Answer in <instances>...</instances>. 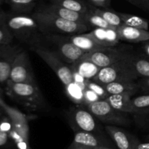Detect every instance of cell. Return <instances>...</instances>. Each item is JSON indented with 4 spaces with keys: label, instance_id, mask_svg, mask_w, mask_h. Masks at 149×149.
I'll return each mask as SVG.
<instances>
[{
    "label": "cell",
    "instance_id": "1",
    "mask_svg": "<svg viewBox=\"0 0 149 149\" xmlns=\"http://www.w3.org/2000/svg\"><path fill=\"white\" fill-rule=\"evenodd\" d=\"M41 32L45 34L74 35L84 33L90 28L85 24L65 20L40 10L32 14Z\"/></svg>",
    "mask_w": 149,
    "mask_h": 149
},
{
    "label": "cell",
    "instance_id": "2",
    "mask_svg": "<svg viewBox=\"0 0 149 149\" xmlns=\"http://www.w3.org/2000/svg\"><path fill=\"white\" fill-rule=\"evenodd\" d=\"M7 21L12 33L20 42L32 47L42 43L43 33L32 15L7 14Z\"/></svg>",
    "mask_w": 149,
    "mask_h": 149
},
{
    "label": "cell",
    "instance_id": "3",
    "mask_svg": "<svg viewBox=\"0 0 149 149\" xmlns=\"http://www.w3.org/2000/svg\"><path fill=\"white\" fill-rule=\"evenodd\" d=\"M132 58L133 54L128 52L120 61L100 68L92 80L103 85L113 81H135L139 77L134 69Z\"/></svg>",
    "mask_w": 149,
    "mask_h": 149
},
{
    "label": "cell",
    "instance_id": "4",
    "mask_svg": "<svg viewBox=\"0 0 149 149\" xmlns=\"http://www.w3.org/2000/svg\"><path fill=\"white\" fill-rule=\"evenodd\" d=\"M6 85L10 95L30 110H41L46 106L45 98L36 83H16L8 80Z\"/></svg>",
    "mask_w": 149,
    "mask_h": 149
},
{
    "label": "cell",
    "instance_id": "5",
    "mask_svg": "<svg viewBox=\"0 0 149 149\" xmlns=\"http://www.w3.org/2000/svg\"><path fill=\"white\" fill-rule=\"evenodd\" d=\"M30 49L49 65L64 86L74 81V74L70 65L64 62L53 50L45 47L42 43L33 45Z\"/></svg>",
    "mask_w": 149,
    "mask_h": 149
},
{
    "label": "cell",
    "instance_id": "6",
    "mask_svg": "<svg viewBox=\"0 0 149 149\" xmlns=\"http://www.w3.org/2000/svg\"><path fill=\"white\" fill-rule=\"evenodd\" d=\"M87 109L101 122L106 125L115 126H128L130 119L126 113L113 109L106 100H100L87 105Z\"/></svg>",
    "mask_w": 149,
    "mask_h": 149
},
{
    "label": "cell",
    "instance_id": "7",
    "mask_svg": "<svg viewBox=\"0 0 149 149\" xmlns=\"http://www.w3.org/2000/svg\"><path fill=\"white\" fill-rule=\"evenodd\" d=\"M67 116L68 123L74 132L83 131L106 135L103 128L95 119L94 115L87 109L80 107L72 108Z\"/></svg>",
    "mask_w": 149,
    "mask_h": 149
},
{
    "label": "cell",
    "instance_id": "8",
    "mask_svg": "<svg viewBox=\"0 0 149 149\" xmlns=\"http://www.w3.org/2000/svg\"><path fill=\"white\" fill-rule=\"evenodd\" d=\"M45 39L54 47L53 50L67 64H72L79 60L85 52L74 45L68 39V36L59 34H45Z\"/></svg>",
    "mask_w": 149,
    "mask_h": 149
},
{
    "label": "cell",
    "instance_id": "9",
    "mask_svg": "<svg viewBox=\"0 0 149 149\" xmlns=\"http://www.w3.org/2000/svg\"><path fill=\"white\" fill-rule=\"evenodd\" d=\"M117 149L116 146L106 135H98L89 132H74V140L68 149Z\"/></svg>",
    "mask_w": 149,
    "mask_h": 149
},
{
    "label": "cell",
    "instance_id": "10",
    "mask_svg": "<svg viewBox=\"0 0 149 149\" xmlns=\"http://www.w3.org/2000/svg\"><path fill=\"white\" fill-rule=\"evenodd\" d=\"M9 80L16 83H36L30 58L26 51L22 50L16 57Z\"/></svg>",
    "mask_w": 149,
    "mask_h": 149
},
{
    "label": "cell",
    "instance_id": "11",
    "mask_svg": "<svg viewBox=\"0 0 149 149\" xmlns=\"http://www.w3.org/2000/svg\"><path fill=\"white\" fill-rule=\"evenodd\" d=\"M129 52L114 47H103L91 52H86L82 57L90 60L100 68L109 66L120 61Z\"/></svg>",
    "mask_w": 149,
    "mask_h": 149
},
{
    "label": "cell",
    "instance_id": "12",
    "mask_svg": "<svg viewBox=\"0 0 149 149\" xmlns=\"http://www.w3.org/2000/svg\"><path fill=\"white\" fill-rule=\"evenodd\" d=\"M0 105L11 122L12 130L24 140L29 141V119L27 115L7 105L2 99H1Z\"/></svg>",
    "mask_w": 149,
    "mask_h": 149
},
{
    "label": "cell",
    "instance_id": "13",
    "mask_svg": "<svg viewBox=\"0 0 149 149\" xmlns=\"http://www.w3.org/2000/svg\"><path fill=\"white\" fill-rule=\"evenodd\" d=\"M22 50L21 47L12 44L0 45V84H6L9 80L13 63Z\"/></svg>",
    "mask_w": 149,
    "mask_h": 149
},
{
    "label": "cell",
    "instance_id": "14",
    "mask_svg": "<svg viewBox=\"0 0 149 149\" xmlns=\"http://www.w3.org/2000/svg\"><path fill=\"white\" fill-rule=\"evenodd\" d=\"M104 130L117 149H136L140 142L137 137L118 126L106 125Z\"/></svg>",
    "mask_w": 149,
    "mask_h": 149
},
{
    "label": "cell",
    "instance_id": "15",
    "mask_svg": "<svg viewBox=\"0 0 149 149\" xmlns=\"http://www.w3.org/2000/svg\"><path fill=\"white\" fill-rule=\"evenodd\" d=\"M86 35L103 47H114L120 41L116 29H94Z\"/></svg>",
    "mask_w": 149,
    "mask_h": 149
},
{
    "label": "cell",
    "instance_id": "16",
    "mask_svg": "<svg viewBox=\"0 0 149 149\" xmlns=\"http://www.w3.org/2000/svg\"><path fill=\"white\" fill-rule=\"evenodd\" d=\"M39 10L45 12V13H49V14L62 17V18L65 19V20L85 24L84 14H81V13H77V12L72 11V10H70L68 9L61 7V6L58 5L56 4L51 3V4H47V5L44 6V7L39 9Z\"/></svg>",
    "mask_w": 149,
    "mask_h": 149
},
{
    "label": "cell",
    "instance_id": "17",
    "mask_svg": "<svg viewBox=\"0 0 149 149\" xmlns=\"http://www.w3.org/2000/svg\"><path fill=\"white\" fill-rule=\"evenodd\" d=\"M117 31L120 40L132 43L143 42L149 40V31L148 30L130 27L124 24L118 28Z\"/></svg>",
    "mask_w": 149,
    "mask_h": 149
},
{
    "label": "cell",
    "instance_id": "18",
    "mask_svg": "<svg viewBox=\"0 0 149 149\" xmlns=\"http://www.w3.org/2000/svg\"><path fill=\"white\" fill-rule=\"evenodd\" d=\"M69 65L72 71L78 73L88 80L93 79L101 68L84 57H81L79 60Z\"/></svg>",
    "mask_w": 149,
    "mask_h": 149
},
{
    "label": "cell",
    "instance_id": "19",
    "mask_svg": "<svg viewBox=\"0 0 149 149\" xmlns=\"http://www.w3.org/2000/svg\"><path fill=\"white\" fill-rule=\"evenodd\" d=\"M103 86L109 95L125 93L132 96L140 90L139 85L135 81H113Z\"/></svg>",
    "mask_w": 149,
    "mask_h": 149
},
{
    "label": "cell",
    "instance_id": "20",
    "mask_svg": "<svg viewBox=\"0 0 149 149\" xmlns=\"http://www.w3.org/2000/svg\"><path fill=\"white\" fill-rule=\"evenodd\" d=\"M132 95L130 94L110 95L106 99L109 104L116 110L127 113H132Z\"/></svg>",
    "mask_w": 149,
    "mask_h": 149
},
{
    "label": "cell",
    "instance_id": "21",
    "mask_svg": "<svg viewBox=\"0 0 149 149\" xmlns=\"http://www.w3.org/2000/svg\"><path fill=\"white\" fill-rule=\"evenodd\" d=\"M69 40L74 45L85 52H91L95 49L103 47V46L97 44L95 41L86 35V33L74 34L68 36Z\"/></svg>",
    "mask_w": 149,
    "mask_h": 149
},
{
    "label": "cell",
    "instance_id": "22",
    "mask_svg": "<svg viewBox=\"0 0 149 149\" xmlns=\"http://www.w3.org/2000/svg\"><path fill=\"white\" fill-rule=\"evenodd\" d=\"M51 3L63 7L72 11L85 14L91 8L92 4L84 0H50Z\"/></svg>",
    "mask_w": 149,
    "mask_h": 149
},
{
    "label": "cell",
    "instance_id": "23",
    "mask_svg": "<svg viewBox=\"0 0 149 149\" xmlns=\"http://www.w3.org/2000/svg\"><path fill=\"white\" fill-rule=\"evenodd\" d=\"M38 0H7L13 13L29 15L35 8Z\"/></svg>",
    "mask_w": 149,
    "mask_h": 149
},
{
    "label": "cell",
    "instance_id": "24",
    "mask_svg": "<svg viewBox=\"0 0 149 149\" xmlns=\"http://www.w3.org/2000/svg\"><path fill=\"white\" fill-rule=\"evenodd\" d=\"M93 5H92L90 10L84 14L85 24L89 28L93 27L95 29H97V28H100V29H116V28L111 26L109 23H108L100 15L95 13L93 10Z\"/></svg>",
    "mask_w": 149,
    "mask_h": 149
},
{
    "label": "cell",
    "instance_id": "25",
    "mask_svg": "<svg viewBox=\"0 0 149 149\" xmlns=\"http://www.w3.org/2000/svg\"><path fill=\"white\" fill-rule=\"evenodd\" d=\"M132 64L139 78H149V57L133 54Z\"/></svg>",
    "mask_w": 149,
    "mask_h": 149
},
{
    "label": "cell",
    "instance_id": "26",
    "mask_svg": "<svg viewBox=\"0 0 149 149\" xmlns=\"http://www.w3.org/2000/svg\"><path fill=\"white\" fill-rule=\"evenodd\" d=\"M93 8L95 13L100 15L108 23H109L113 27L118 29L124 25L119 13L109 10V8H100L95 6H93Z\"/></svg>",
    "mask_w": 149,
    "mask_h": 149
},
{
    "label": "cell",
    "instance_id": "27",
    "mask_svg": "<svg viewBox=\"0 0 149 149\" xmlns=\"http://www.w3.org/2000/svg\"><path fill=\"white\" fill-rule=\"evenodd\" d=\"M119 13L123 21V23L126 26L148 31L149 23L148 20H146L145 18L135 15L128 14V13Z\"/></svg>",
    "mask_w": 149,
    "mask_h": 149
},
{
    "label": "cell",
    "instance_id": "28",
    "mask_svg": "<svg viewBox=\"0 0 149 149\" xmlns=\"http://www.w3.org/2000/svg\"><path fill=\"white\" fill-rule=\"evenodd\" d=\"M132 113L138 115L149 114V93L132 98Z\"/></svg>",
    "mask_w": 149,
    "mask_h": 149
},
{
    "label": "cell",
    "instance_id": "29",
    "mask_svg": "<svg viewBox=\"0 0 149 149\" xmlns=\"http://www.w3.org/2000/svg\"><path fill=\"white\" fill-rule=\"evenodd\" d=\"M14 36L12 33L7 21V14L0 11V45H10Z\"/></svg>",
    "mask_w": 149,
    "mask_h": 149
},
{
    "label": "cell",
    "instance_id": "30",
    "mask_svg": "<svg viewBox=\"0 0 149 149\" xmlns=\"http://www.w3.org/2000/svg\"><path fill=\"white\" fill-rule=\"evenodd\" d=\"M65 92L68 97L77 104H84V90L75 81H72L65 86Z\"/></svg>",
    "mask_w": 149,
    "mask_h": 149
},
{
    "label": "cell",
    "instance_id": "31",
    "mask_svg": "<svg viewBox=\"0 0 149 149\" xmlns=\"http://www.w3.org/2000/svg\"><path fill=\"white\" fill-rule=\"evenodd\" d=\"M87 88L90 89L93 91H94L96 94L99 95V97L101 98V100H106L110 95L108 93L106 90L105 89L104 86L103 84L97 83L93 80H88L87 84Z\"/></svg>",
    "mask_w": 149,
    "mask_h": 149
},
{
    "label": "cell",
    "instance_id": "32",
    "mask_svg": "<svg viewBox=\"0 0 149 149\" xmlns=\"http://www.w3.org/2000/svg\"><path fill=\"white\" fill-rule=\"evenodd\" d=\"M101 100L99 95L97 94H96L94 91H93L90 89L87 88L84 90V105H85L86 106L87 105L92 104V103H94L95 102L98 101V100Z\"/></svg>",
    "mask_w": 149,
    "mask_h": 149
},
{
    "label": "cell",
    "instance_id": "33",
    "mask_svg": "<svg viewBox=\"0 0 149 149\" xmlns=\"http://www.w3.org/2000/svg\"><path fill=\"white\" fill-rule=\"evenodd\" d=\"M132 5L146 12H149V0H126Z\"/></svg>",
    "mask_w": 149,
    "mask_h": 149
},
{
    "label": "cell",
    "instance_id": "34",
    "mask_svg": "<svg viewBox=\"0 0 149 149\" xmlns=\"http://www.w3.org/2000/svg\"><path fill=\"white\" fill-rule=\"evenodd\" d=\"M10 140L11 138L8 132L0 128V148H5L9 146Z\"/></svg>",
    "mask_w": 149,
    "mask_h": 149
},
{
    "label": "cell",
    "instance_id": "35",
    "mask_svg": "<svg viewBox=\"0 0 149 149\" xmlns=\"http://www.w3.org/2000/svg\"><path fill=\"white\" fill-rule=\"evenodd\" d=\"M90 4L100 8H109L111 0H88Z\"/></svg>",
    "mask_w": 149,
    "mask_h": 149
},
{
    "label": "cell",
    "instance_id": "36",
    "mask_svg": "<svg viewBox=\"0 0 149 149\" xmlns=\"http://www.w3.org/2000/svg\"><path fill=\"white\" fill-rule=\"evenodd\" d=\"M138 84L140 87V90L149 93V78H142L138 80Z\"/></svg>",
    "mask_w": 149,
    "mask_h": 149
},
{
    "label": "cell",
    "instance_id": "37",
    "mask_svg": "<svg viewBox=\"0 0 149 149\" xmlns=\"http://www.w3.org/2000/svg\"><path fill=\"white\" fill-rule=\"evenodd\" d=\"M136 149H149V141L143 143L140 141L139 143L137 146Z\"/></svg>",
    "mask_w": 149,
    "mask_h": 149
},
{
    "label": "cell",
    "instance_id": "38",
    "mask_svg": "<svg viewBox=\"0 0 149 149\" xmlns=\"http://www.w3.org/2000/svg\"><path fill=\"white\" fill-rule=\"evenodd\" d=\"M143 48L145 52L146 55L149 57V40L143 42Z\"/></svg>",
    "mask_w": 149,
    "mask_h": 149
},
{
    "label": "cell",
    "instance_id": "39",
    "mask_svg": "<svg viewBox=\"0 0 149 149\" xmlns=\"http://www.w3.org/2000/svg\"><path fill=\"white\" fill-rule=\"evenodd\" d=\"M146 141H149V134L146 136Z\"/></svg>",
    "mask_w": 149,
    "mask_h": 149
},
{
    "label": "cell",
    "instance_id": "40",
    "mask_svg": "<svg viewBox=\"0 0 149 149\" xmlns=\"http://www.w3.org/2000/svg\"><path fill=\"white\" fill-rule=\"evenodd\" d=\"M4 0H0V6L1 5V4H2V3H3V1H4Z\"/></svg>",
    "mask_w": 149,
    "mask_h": 149
},
{
    "label": "cell",
    "instance_id": "41",
    "mask_svg": "<svg viewBox=\"0 0 149 149\" xmlns=\"http://www.w3.org/2000/svg\"><path fill=\"white\" fill-rule=\"evenodd\" d=\"M100 149H113V148H100Z\"/></svg>",
    "mask_w": 149,
    "mask_h": 149
},
{
    "label": "cell",
    "instance_id": "42",
    "mask_svg": "<svg viewBox=\"0 0 149 149\" xmlns=\"http://www.w3.org/2000/svg\"><path fill=\"white\" fill-rule=\"evenodd\" d=\"M1 97H0V102H1ZM0 108H1V105H0Z\"/></svg>",
    "mask_w": 149,
    "mask_h": 149
},
{
    "label": "cell",
    "instance_id": "43",
    "mask_svg": "<svg viewBox=\"0 0 149 149\" xmlns=\"http://www.w3.org/2000/svg\"><path fill=\"white\" fill-rule=\"evenodd\" d=\"M1 9H0V11H1Z\"/></svg>",
    "mask_w": 149,
    "mask_h": 149
}]
</instances>
